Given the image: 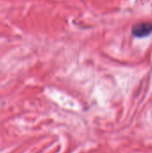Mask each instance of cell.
<instances>
[{
    "label": "cell",
    "mask_w": 152,
    "mask_h": 153,
    "mask_svg": "<svg viewBox=\"0 0 152 153\" xmlns=\"http://www.w3.org/2000/svg\"><path fill=\"white\" fill-rule=\"evenodd\" d=\"M133 34L135 37H145L152 32V22H142L133 27Z\"/></svg>",
    "instance_id": "obj_1"
}]
</instances>
